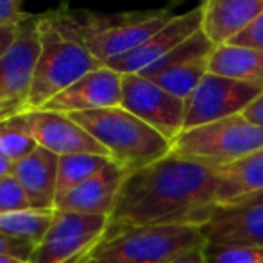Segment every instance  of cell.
I'll return each mask as SVG.
<instances>
[{
    "instance_id": "ba28073f",
    "label": "cell",
    "mask_w": 263,
    "mask_h": 263,
    "mask_svg": "<svg viewBox=\"0 0 263 263\" xmlns=\"http://www.w3.org/2000/svg\"><path fill=\"white\" fill-rule=\"evenodd\" d=\"M109 217L76 211H55L43 240L34 247L31 263H81L101 243Z\"/></svg>"
},
{
    "instance_id": "52a82bcc",
    "label": "cell",
    "mask_w": 263,
    "mask_h": 263,
    "mask_svg": "<svg viewBox=\"0 0 263 263\" xmlns=\"http://www.w3.org/2000/svg\"><path fill=\"white\" fill-rule=\"evenodd\" d=\"M40 14L18 25L13 45L0 58V122L29 111L34 68L40 54Z\"/></svg>"
},
{
    "instance_id": "e575fe53",
    "label": "cell",
    "mask_w": 263,
    "mask_h": 263,
    "mask_svg": "<svg viewBox=\"0 0 263 263\" xmlns=\"http://www.w3.org/2000/svg\"><path fill=\"white\" fill-rule=\"evenodd\" d=\"M243 201H263V192H261V194L253 195V197H247V199H243ZM238 202H240V201H238Z\"/></svg>"
},
{
    "instance_id": "4fadbf2b",
    "label": "cell",
    "mask_w": 263,
    "mask_h": 263,
    "mask_svg": "<svg viewBox=\"0 0 263 263\" xmlns=\"http://www.w3.org/2000/svg\"><path fill=\"white\" fill-rule=\"evenodd\" d=\"M201 231L206 243L263 249V201L217 204Z\"/></svg>"
},
{
    "instance_id": "7c38bea8",
    "label": "cell",
    "mask_w": 263,
    "mask_h": 263,
    "mask_svg": "<svg viewBox=\"0 0 263 263\" xmlns=\"http://www.w3.org/2000/svg\"><path fill=\"white\" fill-rule=\"evenodd\" d=\"M202 13L204 7L199 6L195 9L183 14H176L165 27H161L158 32H154L145 43L138 49L131 50L129 54H124L120 58H115L111 61L104 63V66L115 70V72L127 76V73H142L159 59H163L166 54H170L174 49L186 42L188 38L199 32L202 29Z\"/></svg>"
},
{
    "instance_id": "d4e9b609",
    "label": "cell",
    "mask_w": 263,
    "mask_h": 263,
    "mask_svg": "<svg viewBox=\"0 0 263 263\" xmlns=\"http://www.w3.org/2000/svg\"><path fill=\"white\" fill-rule=\"evenodd\" d=\"M29 208L31 204H29V199L22 190L20 183L11 174L0 177V215Z\"/></svg>"
},
{
    "instance_id": "d6a6232c",
    "label": "cell",
    "mask_w": 263,
    "mask_h": 263,
    "mask_svg": "<svg viewBox=\"0 0 263 263\" xmlns=\"http://www.w3.org/2000/svg\"><path fill=\"white\" fill-rule=\"evenodd\" d=\"M0 263H31V261L24 260V258L13 256V254H0Z\"/></svg>"
},
{
    "instance_id": "8992f818",
    "label": "cell",
    "mask_w": 263,
    "mask_h": 263,
    "mask_svg": "<svg viewBox=\"0 0 263 263\" xmlns=\"http://www.w3.org/2000/svg\"><path fill=\"white\" fill-rule=\"evenodd\" d=\"M263 149V129L243 115L184 129L172 142V153L210 166H224Z\"/></svg>"
},
{
    "instance_id": "277c9868",
    "label": "cell",
    "mask_w": 263,
    "mask_h": 263,
    "mask_svg": "<svg viewBox=\"0 0 263 263\" xmlns=\"http://www.w3.org/2000/svg\"><path fill=\"white\" fill-rule=\"evenodd\" d=\"M206 243L202 231L194 224L109 226L106 236L84 260L113 263H166L172 258Z\"/></svg>"
},
{
    "instance_id": "4dcf8cb0",
    "label": "cell",
    "mask_w": 263,
    "mask_h": 263,
    "mask_svg": "<svg viewBox=\"0 0 263 263\" xmlns=\"http://www.w3.org/2000/svg\"><path fill=\"white\" fill-rule=\"evenodd\" d=\"M16 34H18V27H2L0 25V58L13 45V42L16 40Z\"/></svg>"
},
{
    "instance_id": "6da1fadb",
    "label": "cell",
    "mask_w": 263,
    "mask_h": 263,
    "mask_svg": "<svg viewBox=\"0 0 263 263\" xmlns=\"http://www.w3.org/2000/svg\"><path fill=\"white\" fill-rule=\"evenodd\" d=\"M217 204V174L213 166L170 153L127 174L109 226L194 224L201 228Z\"/></svg>"
},
{
    "instance_id": "9a60e30c",
    "label": "cell",
    "mask_w": 263,
    "mask_h": 263,
    "mask_svg": "<svg viewBox=\"0 0 263 263\" xmlns=\"http://www.w3.org/2000/svg\"><path fill=\"white\" fill-rule=\"evenodd\" d=\"M127 174L129 172L124 166L111 159L93 177L81 183L68 194L55 197L54 210L111 217L115 204H117L118 192H120Z\"/></svg>"
},
{
    "instance_id": "5b68a950",
    "label": "cell",
    "mask_w": 263,
    "mask_h": 263,
    "mask_svg": "<svg viewBox=\"0 0 263 263\" xmlns=\"http://www.w3.org/2000/svg\"><path fill=\"white\" fill-rule=\"evenodd\" d=\"M66 16L90 54L104 65L111 59L138 49L176 14L170 13L166 7L115 14L66 9Z\"/></svg>"
},
{
    "instance_id": "cb8c5ba5",
    "label": "cell",
    "mask_w": 263,
    "mask_h": 263,
    "mask_svg": "<svg viewBox=\"0 0 263 263\" xmlns=\"http://www.w3.org/2000/svg\"><path fill=\"white\" fill-rule=\"evenodd\" d=\"M206 263H263V249L246 246H217L204 243Z\"/></svg>"
},
{
    "instance_id": "1f68e13d",
    "label": "cell",
    "mask_w": 263,
    "mask_h": 263,
    "mask_svg": "<svg viewBox=\"0 0 263 263\" xmlns=\"http://www.w3.org/2000/svg\"><path fill=\"white\" fill-rule=\"evenodd\" d=\"M11 172H13V163L0 154V177H2V176H9Z\"/></svg>"
},
{
    "instance_id": "4316f807",
    "label": "cell",
    "mask_w": 263,
    "mask_h": 263,
    "mask_svg": "<svg viewBox=\"0 0 263 263\" xmlns=\"http://www.w3.org/2000/svg\"><path fill=\"white\" fill-rule=\"evenodd\" d=\"M24 0H0V25L2 27H18L29 18V13L22 9Z\"/></svg>"
},
{
    "instance_id": "3957f363",
    "label": "cell",
    "mask_w": 263,
    "mask_h": 263,
    "mask_svg": "<svg viewBox=\"0 0 263 263\" xmlns=\"http://www.w3.org/2000/svg\"><path fill=\"white\" fill-rule=\"evenodd\" d=\"M72 117L129 174L172 153V142L122 106L73 113Z\"/></svg>"
},
{
    "instance_id": "ffe728a7",
    "label": "cell",
    "mask_w": 263,
    "mask_h": 263,
    "mask_svg": "<svg viewBox=\"0 0 263 263\" xmlns=\"http://www.w3.org/2000/svg\"><path fill=\"white\" fill-rule=\"evenodd\" d=\"M211 58V55H210ZM210 58H197V59H188L183 63H176L172 66L159 70V72L147 76L151 81L166 90L168 93L176 95V97L186 101L194 90L199 86L204 76L210 72Z\"/></svg>"
},
{
    "instance_id": "d6986e66",
    "label": "cell",
    "mask_w": 263,
    "mask_h": 263,
    "mask_svg": "<svg viewBox=\"0 0 263 263\" xmlns=\"http://www.w3.org/2000/svg\"><path fill=\"white\" fill-rule=\"evenodd\" d=\"M210 73L263 86V52L233 43L218 45L210 58Z\"/></svg>"
},
{
    "instance_id": "f546056e",
    "label": "cell",
    "mask_w": 263,
    "mask_h": 263,
    "mask_svg": "<svg viewBox=\"0 0 263 263\" xmlns=\"http://www.w3.org/2000/svg\"><path fill=\"white\" fill-rule=\"evenodd\" d=\"M202 247H204V246H202ZM202 247H195V249L186 251V253H183V254H179V256L172 258V260L166 261V263H206L204 251H202Z\"/></svg>"
},
{
    "instance_id": "836d02e7",
    "label": "cell",
    "mask_w": 263,
    "mask_h": 263,
    "mask_svg": "<svg viewBox=\"0 0 263 263\" xmlns=\"http://www.w3.org/2000/svg\"><path fill=\"white\" fill-rule=\"evenodd\" d=\"M184 2H188V0H170L168 6H170V7H174V6H181V4H184ZM199 2H201V6H204V4L208 2V0H199Z\"/></svg>"
},
{
    "instance_id": "83f0119b",
    "label": "cell",
    "mask_w": 263,
    "mask_h": 263,
    "mask_svg": "<svg viewBox=\"0 0 263 263\" xmlns=\"http://www.w3.org/2000/svg\"><path fill=\"white\" fill-rule=\"evenodd\" d=\"M32 251H34L32 243L0 233V254H13V256L24 258V260H31Z\"/></svg>"
},
{
    "instance_id": "484cf974",
    "label": "cell",
    "mask_w": 263,
    "mask_h": 263,
    "mask_svg": "<svg viewBox=\"0 0 263 263\" xmlns=\"http://www.w3.org/2000/svg\"><path fill=\"white\" fill-rule=\"evenodd\" d=\"M231 43L233 45L247 47V49L261 50L263 52V13L258 14Z\"/></svg>"
},
{
    "instance_id": "d590c367",
    "label": "cell",
    "mask_w": 263,
    "mask_h": 263,
    "mask_svg": "<svg viewBox=\"0 0 263 263\" xmlns=\"http://www.w3.org/2000/svg\"><path fill=\"white\" fill-rule=\"evenodd\" d=\"M81 263H113V261H106V260H83Z\"/></svg>"
},
{
    "instance_id": "30bf717a",
    "label": "cell",
    "mask_w": 263,
    "mask_h": 263,
    "mask_svg": "<svg viewBox=\"0 0 263 263\" xmlns=\"http://www.w3.org/2000/svg\"><path fill=\"white\" fill-rule=\"evenodd\" d=\"M120 106L174 142L184 129V101L142 73L122 76Z\"/></svg>"
},
{
    "instance_id": "603a6c76",
    "label": "cell",
    "mask_w": 263,
    "mask_h": 263,
    "mask_svg": "<svg viewBox=\"0 0 263 263\" xmlns=\"http://www.w3.org/2000/svg\"><path fill=\"white\" fill-rule=\"evenodd\" d=\"M38 147L31 135L16 122V118H7L0 122V154L11 163H18L27 158Z\"/></svg>"
},
{
    "instance_id": "8fae6325",
    "label": "cell",
    "mask_w": 263,
    "mask_h": 263,
    "mask_svg": "<svg viewBox=\"0 0 263 263\" xmlns=\"http://www.w3.org/2000/svg\"><path fill=\"white\" fill-rule=\"evenodd\" d=\"M16 122L34 138L38 147L50 151L58 156L68 154H101L109 153L72 117L55 111L34 109L16 115Z\"/></svg>"
},
{
    "instance_id": "44dd1931",
    "label": "cell",
    "mask_w": 263,
    "mask_h": 263,
    "mask_svg": "<svg viewBox=\"0 0 263 263\" xmlns=\"http://www.w3.org/2000/svg\"><path fill=\"white\" fill-rule=\"evenodd\" d=\"M55 210H18L0 215V233L38 246L49 231Z\"/></svg>"
},
{
    "instance_id": "7a4b0ae2",
    "label": "cell",
    "mask_w": 263,
    "mask_h": 263,
    "mask_svg": "<svg viewBox=\"0 0 263 263\" xmlns=\"http://www.w3.org/2000/svg\"><path fill=\"white\" fill-rule=\"evenodd\" d=\"M38 32L40 54L29 95V111L42 109L77 79L102 66L73 31L63 7L40 14Z\"/></svg>"
},
{
    "instance_id": "ac0fdd59",
    "label": "cell",
    "mask_w": 263,
    "mask_h": 263,
    "mask_svg": "<svg viewBox=\"0 0 263 263\" xmlns=\"http://www.w3.org/2000/svg\"><path fill=\"white\" fill-rule=\"evenodd\" d=\"M213 168L218 204H233L263 192V149L231 165Z\"/></svg>"
},
{
    "instance_id": "7402d4cb",
    "label": "cell",
    "mask_w": 263,
    "mask_h": 263,
    "mask_svg": "<svg viewBox=\"0 0 263 263\" xmlns=\"http://www.w3.org/2000/svg\"><path fill=\"white\" fill-rule=\"evenodd\" d=\"M111 161L101 154H68L59 156L58 165V195H65L86 179L93 177Z\"/></svg>"
},
{
    "instance_id": "e0dca14e",
    "label": "cell",
    "mask_w": 263,
    "mask_h": 263,
    "mask_svg": "<svg viewBox=\"0 0 263 263\" xmlns=\"http://www.w3.org/2000/svg\"><path fill=\"white\" fill-rule=\"evenodd\" d=\"M202 7V32L218 47L231 43L263 13V0H208Z\"/></svg>"
},
{
    "instance_id": "f1b7e54d",
    "label": "cell",
    "mask_w": 263,
    "mask_h": 263,
    "mask_svg": "<svg viewBox=\"0 0 263 263\" xmlns=\"http://www.w3.org/2000/svg\"><path fill=\"white\" fill-rule=\"evenodd\" d=\"M242 115L249 122H253L254 125H258V127L263 129V93L260 97L254 99V101L246 107V111H243Z\"/></svg>"
},
{
    "instance_id": "5bb4252c",
    "label": "cell",
    "mask_w": 263,
    "mask_h": 263,
    "mask_svg": "<svg viewBox=\"0 0 263 263\" xmlns=\"http://www.w3.org/2000/svg\"><path fill=\"white\" fill-rule=\"evenodd\" d=\"M122 102V73L99 66L88 72L66 90L50 99L42 109L55 111V113H84L106 107H117Z\"/></svg>"
},
{
    "instance_id": "9c48e42d",
    "label": "cell",
    "mask_w": 263,
    "mask_h": 263,
    "mask_svg": "<svg viewBox=\"0 0 263 263\" xmlns=\"http://www.w3.org/2000/svg\"><path fill=\"white\" fill-rule=\"evenodd\" d=\"M261 93L263 86L208 72L194 93L184 101V129L242 115L246 107Z\"/></svg>"
},
{
    "instance_id": "2e32d148",
    "label": "cell",
    "mask_w": 263,
    "mask_h": 263,
    "mask_svg": "<svg viewBox=\"0 0 263 263\" xmlns=\"http://www.w3.org/2000/svg\"><path fill=\"white\" fill-rule=\"evenodd\" d=\"M59 156L36 147L27 158L13 165L11 176L20 183L32 210H54L58 195Z\"/></svg>"
}]
</instances>
